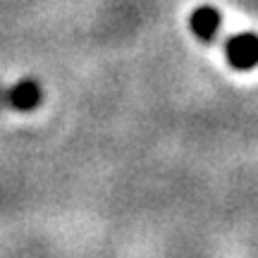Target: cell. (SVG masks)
Returning <instances> with one entry per match:
<instances>
[{
    "instance_id": "obj_3",
    "label": "cell",
    "mask_w": 258,
    "mask_h": 258,
    "mask_svg": "<svg viewBox=\"0 0 258 258\" xmlns=\"http://www.w3.org/2000/svg\"><path fill=\"white\" fill-rule=\"evenodd\" d=\"M41 86H38L36 79H22L17 82L12 89L8 91V105L15 108L19 112H29V110H36L38 103H41Z\"/></svg>"
},
{
    "instance_id": "obj_2",
    "label": "cell",
    "mask_w": 258,
    "mask_h": 258,
    "mask_svg": "<svg viewBox=\"0 0 258 258\" xmlns=\"http://www.w3.org/2000/svg\"><path fill=\"white\" fill-rule=\"evenodd\" d=\"M189 27L196 38L206 43H215L222 31V15L213 5H199L189 17Z\"/></svg>"
},
{
    "instance_id": "obj_1",
    "label": "cell",
    "mask_w": 258,
    "mask_h": 258,
    "mask_svg": "<svg viewBox=\"0 0 258 258\" xmlns=\"http://www.w3.org/2000/svg\"><path fill=\"white\" fill-rule=\"evenodd\" d=\"M225 57L237 72H251L258 67V36L251 31L237 34L227 38L225 43Z\"/></svg>"
}]
</instances>
